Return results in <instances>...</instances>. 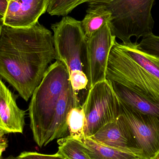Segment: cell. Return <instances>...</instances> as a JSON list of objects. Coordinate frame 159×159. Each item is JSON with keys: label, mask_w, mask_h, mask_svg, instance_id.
I'll list each match as a JSON object with an SVG mask.
<instances>
[{"label": "cell", "mask_w": 159, "mask_h": 159, "mask_svg": "<svg viewBox=\"0 0 159 159\" xmlns=\"http://www.w3.org/2000/svg\"><path fill=\"white\" fill-rule=\"evenodd\" d=\"M56 59L52 33L37 22L28 28L2 25L0 75L26 102Z\"/></svg>", "instance_id": "1"}, {"label": "cell", "mask_w": 159, "mask_h": 159, "mask_svg": "<svg viewBox=\"0 0 159 159\" xmlns=\"http://www.w3.org/2000/svg\"><path fill=\"white\" fill-rule=\"evenodd\" d=\"M89 138L104 145L134 154L144 159L143 152L135 146L129 129L120 116L104 126Z\"/></svg>", "instance_id": "10"}, {"label": "cell", "mask_w": 159, "mask_h": 159, "mask_svg": "<svg viewBox=\"0 0 159 159\" xmlns=\"http://www.w3.org/2000/svg\"><path fill=\"white\" fill-rule=\"evenodd\" d=\"M51 28L54 32L56 60L65 63L70 75L84 73L90 82L88 38L83 31L81 21L64 16L59 22L52 24Z\"/></svg>", "instance_id": "5"}, {"label": "cell", "mask_w": 159, "mask_h": 159, "mask_svg": "<svg viewBox=\"0 0 159 159\" xmlns=\"http://www.w3.org/2000/svg\"><path fill=\"white\" fill-rule=\"evenodd\" d=\"M120 102V116L135 146L143 152L144 159L153 158L159 151V119L142 114Z\"/></svg>", "instance_id": "7"}, {"label": "cell", "mask_w": 159, "mask_h": 159, "mask_svg": "<svg viewBox=\"0 0 159 159\" xmlns=\"http://www.w3.org/2000/svg\"><path fill=\"white\" fill-rule=\"evenodd\" d=\"M2 21L0 20V34H1V31H2Z\"/></svg>", "instance_id": "26"}, {"label": "cell", "mask_w": 159, "mask_h": 159, "mask_svg": "<svg viewBox=\"0 0 159 159\" xmlns=\"http://www.w3.org/2000/svg\"><path fill=\"white\" fill-rule=\"evenodd\" d=\"M58 151L57 153L66 159H90L82 144L78 140L68 135L58 139Z\"/></svg>", "instance_id": "15"}, {"label": "cell", "mask_w": 159, "mask_h": 159, "mask_svg": "<svg viewBox=\"0 0 159 159\" xmlns=\"http://www.w3.org/2000/svg\"><path fill=\"white\" fill-rule=\"evenodd\" d=\"M138 47L147 53L159 57V36L153 33L144 36L138 43Z\"/></svg>", "instance_id": "18"}, {"label": "cell", "mask_w": 159, "mask_h": 159, "mask_svg": "<svg viewBox=\"0 0 159 159\" xmlns=\"http://www.w3.org/2000/svg\"><path fill=\"white\" fill-rule=\"evenodd\" d=\"M151 159H159V151L158 153L155 156V157H154L153 158Z\"/></svg>", "instance_id": "25"}, {"label": "cell", "mask_w": 159, "mask_h": 159, "mask_svg": "<svg viewBox=\"0 0 159 159\" xmlns=\"http://www.w3.org/2000/svg\"><path fill=\"white\" fill-rule=\"evenodd\" d=\"M19 159H64V158L57 153L54 155H46L36 152H21L18 156Z\"/></svg>", "instance_id": "19"}, {"label": "cell", "mask_w": 159, "mask_h": 159, "mask_svg": "<svg viewBox=\"0 0 159 159\" xmlns=\"http://www.w3.org/2000/svg\"><path fill=\"white\" fill-rule=\"evenodd\" d=\"M7 148H0V159H2V156L3 152L5 151Z\"/></svg>", "instance_id": "24"}, {"label": "cell", "mask_w": 159, "mask_h": 159, "mask_svg": "<svg viewBox=\"0 0 159 159\" xmlns=\"http://www.w3.org/2000/svg\"><path fill=\"white\" fill-rule=\"evenodd\" d=\"M79 141L90 159H143L134 154L99 143L89 137Z\"/></svg>", "instance_id": "14"}, {"label": "cell", "mask_w": 159, "mask_h": 159, "mask_svg": "<svg viewBox=\"0 0 159 159\" xmlns=\"http://www.w3.org/2000/svg\"><path fill=\"white\" fill-rule=\"evenodd\" d=\"M7 134L2 129L0 128V143L6 140V139L4 138V135L5 134Z\"/></svg>", "instance_id": "21"}, {"label": "cell", "mask_w": 159, "mask_h": 159, "mask_svg": "<svg viewBox=\"0 0 159 159\" xmlns=\"http://www.w3.org/2000/svg\"><path fill=\"white\" fill-rule=\"evenodd\" d=\"M25 112L17 105L13 93L0 79V128L7 133H22Z\"/></svg>", "instance_id": "11"}, {"label": "cell", "mask_w": 159, "mask_h": 159, "mask_svg": "<svg viewBox=\"0 0 159 159\" xmlns=\"http://www.w3.org/2000/svg\"><path fill=\"white\" fill-rule=\"evenodd\" d=\"M9 0H0V20L5 16Z\"/></svg>", "instance_id": "20"}, {"label": "cell", "mask_w": 159, "mask_h": 159, "mask_svg": "<svg viewBox=\"0 0 159 159\" xmlns=\"http://www.w3.org/2000/svg\"><path fill=\"white\" fill-rule=\"evenodd\" d=\"M78 105L68 68L56 60L48 68L29 105L30 127L38 146L69 135L68 115Z\"/></svg>", "instance_id": "2"}, {"label": "cell", "mask_w": 159, "mask_h": 159, "mask_svg": "<svg viewBox=\"0 0 159 159\" xmlns=\"http://www.w3.org/2000/svg\"><path fill=\"white\" fill-rule=\"evenodd\" d=\"M2 159H19L18 157H14L13 156H9L6 157L2 158Z\"/></svg>", "instance_id": "23"}, {"label": "cell", "mask_w": 159, "mask_h": 159, "mask_svg": "<svg viewBox=\"0 0 159 159\" xmlns=\"http://www.w3.org/2000/svg\"><path fill=\"white\" fill-rule=\"evenodd\" d=\"M82 106L86 117L85 137L92 136L120 115V102L107 79L92 87Z\"/></svg>", "instance_id": "6"}, {"label": "cell", "mask_w": 159, "mask_h": 159, "mask_svg": "<svg viewBox=\"0 0 159 159\" xmlns=\"http://www.w3.org/2000/svg\"><path fill=\"white\" fill-rule=\"evenodd\" d=\"M110 81L122 103L142 114L153 116L159 119V103L144 98L120 84Z\"/></svg>", "instance_id": "12"}, {"label": "cell", "mask_w": 159, "mask_h": 159, "mask_svg": "<svg viewBox=\"0 0 159 159\" xmlns=\"http://www.w3.org/2000/svg\"><path fill=\"white\" fill-rule=\"evenodd\" d=\"M110 0H49L47 12L50 16H66L84 3H106Z\"/></svg>", "instance_id": "17"}, {"label": "cell", "mask_w": 159, "mask_h": 159, "mask_svg": "<svg viewBox=\"0 0 159 159\" xmlns=\"http://www.w3.org/2000/svg\"><path fill=\"white\" fill-rule=\"evenodd\" d=\"M106 79L159 103V57L142 50L136 42H115L109 54Z\"/></svg>", "instance_id": "3"}, {"label": "cell", "mask_w": 159, "mask_h": 159, "mask_svg": "<svg viewBox=\"0 0 159 159\" xmlns=\"http://www.w3.org/2000/svg\"><path fill=\"white\" fill-rule=\"evenodd\" d=\"M155 0H110L104 5L111 12L109 21L113 35L124 44L152 33L154 20L151 10ZM94 4V3H93Z\"/></svg>", "instance_id": "4"}, {"label": "cell", "mask_w": 159, "mask_h": 159, "mask_svg": "<svg viewBox=\"0 0 159 159\" xmlns=\"http://www.w3.org/2000/svg\"><path fill=\"white\" fill-rule=\"evenodd\" d=\"M116 42L109 22L88 38V57L91 88L106 80L110 51Z\"/></svg>", "instance_id": "8"}, {"label": "cell", "mask_w": 159, "mask_h": 159, "mask_svg": "<svg viewBox=\"0 0 159 159\" xmlns=\"http://www.w3.org/2000/svg\"><path fill=\"white\" fill-rule=\"evenodd\" d=\"M7 140L0 143V148H7Z\"/></svg>", "instance_id": "22"}, {"label": "cell", "mask_w": 159, "mask_h": 159, "mask_svg": "<svg viewBox=\"0 0 159 159\" xmlns=\"http://www.w3.org/2000/svg\"><path fill=\"white\" fill-rule=\"evenodd\" d=\"M111 17V12L102 3L90 4L87 14L81 21V25L85 35L90 38L100 30Z\"/></svg>", "instance_id": "13"}, {"label": "cell", "mask_w": 159, "mask_h": 159, "mask_svg": "<svg viewBox=\"0 0 159 159\" xmlns=\"http://www.w3.org/2000/svg\"><path fill=\"white\" fill-rule=\"evenodd\" d=\"M49 0H9L2 24L12 28H23L36 24L47 11Z\"/></svg>", "instance_id": "9"}, {"label": "cell", "mask_w": 159, "mask_h": 159, "mask_svg": "<svg viewBox=\"0 0 159 159\" xmlns=\"http://www.w3.org/2000/svg\"><path fill=\"white\" fill-rule=\"evenodd\" d=\"M64 159H66L64 158Z\"/></svg>", "instance_id": "27"}, {"label": "cell", "mask_w": 159, "mask_h": 159, "mask_svg": "<svg viewBox=\"0 0 159 159\" xmlns=\"http://www.w3.org/2000/svg\"><path fill=\"white\" fill-rule=\"evenodd\" d=\"M67 122L69 135L72 138L78 141L85 138L86 117L83 106L78 105L71 109L68 115Z\"/></svg>", "instance_id": "16"}]
</instances>
